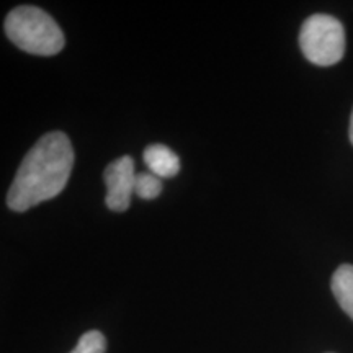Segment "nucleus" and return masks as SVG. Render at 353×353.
<instances>
[{
    "mask_svg": "<svg viewBox=\"0 0 353 353\" xmlns=\"http://www.w3.org/2000/svg\"><path fill=\"white\" fill-rule=\"evenodd\" d=\"M72 167L74 151L68 134L52 131L41 136L17 170L7 193L8 208L23 213L57 196L68 185Z\"/></svg>",
    "mask_w": 353,
    "mask_h": 353,
    "instance_id": "nucleus-1",
    "label": "nucleus"
},
{
    "mask_svg": "<svg viewBox=\"0 0 353 353\" xmlns=\"http://www.w3.org/2000/svg\"><path fill=\"white\" fill-rule=\"evenodd\" d=\"M299 48L309 63L334 65L345 54V30L335 17L317 13L304 20Z\"/></svg>",
    "mask_w": 353,
    "mask_h": 353,
    "instance_id": "nucleus-3",
    "label": "nucleus"
},
{
    "mask_svg": "<svg viewBox=\"0 0 353 353\" xmlns=\"http://www.w3.org/2000/svg\"><path fill=\"white\" fill-rule=\"evenodd\" d=\"M144 162L151 174L156 176L172 179L180 172V159L164 144H151L144 149Z\"/></svg>",
    "mask_w": 353,
    "mask_h": 353,
    "instance_id": "nucleus-5",
    "label": "nucleus"
},
{
    "mask_svg": "<svg viewBox=\"0 0 353 353\" xmlns=\"http://www.w3.org/2000/svg\"><path fill=\"white\" fill-rule=\"evenodd\" d=\"M348 136H350V141L353 144V112H352V117H350V130H348Z\"/></svg>",
    "mask_w": 353,
    "mask_h": 353,
    "instance_id": "nucleus-9",
    "label": "nucleus"
},
{
    "mask_svg": "<svg viewBox=\"0 0 353 353\" xmlns=\"http://www.w3.org/2000/svg\"><path fill=\"white\" fill-rule=\"evenodd\" d=\"M103 180L107 185V203L108 210L123 213L130 208L131 195L134 193L136 172L134 161L131 156L118 157L110 162L103 172Z\"/></svg>",
    "mask_w": 353,
    "mask_h": 353,
    "instance_id": "nucleus-4",
    "label": "nucleus"
},
{
    "mask_svg": "<svg viewBox=\"0 0 353 353\" xmlns=\"http://www.w3.org/2000/svg\"><path fill=\"white\" fill-rule=\"evenodd\" d=\"M330 288L341 307L353 319V265L343 263L334 272Z\"/></svg>",
    "mask_w": 353,
    "mask_h": 353,
    "instance_id": "nucleus-6",
    "label": "nucleus"
},
{
    "mask_svg": "<svg viewBox=\"0 0 353 353\" xmlns=\"http://www.w3.org/2000/svg\"><path fill=\"white\" fill-rule=\"evenodd\" d=\"M6 33L21 51L34 56H54L63 51L64 33L50 13L33 6L15 7L8 13Z\"/></svg>",
    "mask_w": 353,
    "mask_h": 353,
    "instance_id": "nucleus-2",
    "label": "nucleus"
},
{
    "mask_svg": "<svg viewBox=\"0 0 353 353\" xmlns=\"http://www.w3.org/2000/svg\"><path fill=\"white\" fill-rule=\"evenodd\" d=\"M162 192V182L159 176L154 174H141L136 175V183H134V193L143 200H154L161 195Z\"/></svg>",
    "mask_w": 353,
    "mask_h": 353,
    "instance_id": "nucleus-7",
    "label": "nucleus"
},
{
    "mask_svg": "<svg viewBox=\"0 0 353 353\" xmlns=\"http://www.w3.org/2000/svg\"><path fill=\"white\" fill-rule=\"evenodd\" d=\"M107 341L99 330H88L79 339L76 348L70 353H105Z\"/></svg>",
    "mask_w": 353,
    "mask_h": 353,
    "instance_id": "nucleus-8",
    "label": "nucleus"
}]
</instances>
